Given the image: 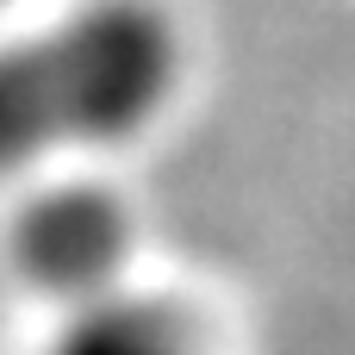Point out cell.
Segmentation results:
<instances>
[{
	"label": "cell",
	"mask_w": 355,
	"mask_h": 355,
	"mask_svg": "<svg viewBox=\"0 0 355 355\" xmlns=\"http://www.w3.org/2000/svg\"><path fill=\"white\" fill-rule=\"evenodd\" d=\"M187 81L162 0H69L0 25V175H37L137 144Z\"/></svg>",
	"instance_id": "1"
},
{
	"label": "cell",
	"mask_w": 355,
	"mask_h": 355,
	"mask_svg": "<svg viewBox=\"0 0 355 355\" xmlns=\"http://www.w3.org/2000/svg\"><path fill=\"white\" fill-rule=\"evenodd\" d=\"M12 12H19V0H0V25H6V19H12Z\"/></svg>",
	"instance_id": "3"
},
{
	"label": "cell",
	"mask_w": 355,
	"mask_h": 355,
	"mask_svg": "<svg viewBox=\"0 0 355 355\" xmlns=\"http://www.w3.org/2000/svg\"><path fill=\"white\" fill-rule=\"evenodd\" d=\"M44 355H212V349L175 306L119 281L106 293L69 300V312L50 331Z\"/></svg>",
	"instance_id": "2"
}]
</instances>
